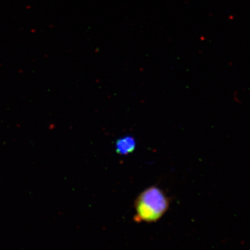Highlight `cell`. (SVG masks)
I'll return each mask as SVG.
<instances>
[{
	"label": "cell",
	"instance_id": "cell-1",
	"mask_svg": "<svg viewBox=\"0 0 250 250\" xmlns=\"http://www.w3.org/2000/svg\"><path fill=\"white\" fill-rule=\"evenodd\" d=\"M169 199L163 190L151 187L144 190L134 202L136 223H154L159 220L169 207Z\"/></svg>",
	"mask_w": 250,
	"mask_h": 250
},
{
	"label": "cell",
	"instance_id": "cell-2",
	"mask_svg": "<svg viewBox=\"0 0 250 250\" xmlns=\"http://www.w3.org/2000/svg\"><path fill=\"white\" fill-rule=\"evenodd\" d=\"M136 142L132 137H126L119 139L116 143V151L119 154L127 155L134 151Z\"/></svg>",
	"mask_w": 250,
	"mask_h": 250
}]
</instances>
